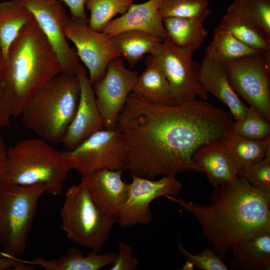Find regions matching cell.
<instances>
[{"mask_svg":"<svg viewBox=\"0 0 270 270\" xmlns=\"http://www.w3.org/2000/svg\"><path fill=\"white\" fill-rule=\"evenodd\" d=\"M234 122L230 112L200 98L160 106L132 92L116 125L126 150L124 170L151 180L200 172L192 160L194 152L206 142L222 140Z\"/></svg>","mask_w":270,"mask_h":270,"instance_id":"6da1fadb","label":"cell"},{"mask_svg":"<svg viewBox=\"0 0 270 270\" xmlns=\"http://www.w3.org/2000/svg\"><path fill=\"white\" fill-rule=\"evenodd\" d=\"M164 198L192 214L203 236L224 260L230 250L270 226V192L252 187L238 176L234 182L214 188L208 204Z\"/></svg>","mask_w":270,"mask_h":270,"instance_id":"7a4b0ae2","label":"cell"},{"mask_svg":"<svg viewBox=\"0 0 270 270\" xmlns=\"http://www.w3.org/2000/svg\"><path fill=\"white\" fill-rule=\"evenodd\" d=\"M61 72L55 51L33 18L0 66V94L11 116L20 117L39 90Z\"/></svg>","mask_w":270,"mask_h":270,"instance_id":"3957f363","label":"cell"},{"mask_svg":"<svg viewBox=\"0 0 270 270\" xmlns=\"http://www.w3.org/2000/svg\"><path fill=\"white\" fill-rule=\"evenodd\" d=\"M80 94L76 75L59 74L30 101L20 116L22 124L50 144L61 143L75 116Z\"/></svg>","mask_w":270,"mask_h":270,"instance_id":"277c9868","label":"cell"},{"mask_svg":"<svg viewBox=\"0 0 270 270\" xmlns=\"http://www.w3.org/2000/svg\"><path fill=\"white\" fill-rule=\"evenodd\" d=\"M70 170L62 151L41 138H26L7 149L0 183L44 184L46 193L58 196Z\"/></svg>","mask_w":270,"mask_h":270,"instance_id":"5b68a950","label":"cell"},{"mask_svg":"<svg viewBox=\"0 0 270 270\" xmlns=\"http://www.w3.org/2000/svg\"><path fill=\"white\" fill-rule=\"evenodd\" d=\"M46 190L42 184L0 183V246L4 252L18 258L24 256L39 200Z\"/></svg>","mask_w":270,"mask_h":270,"instance_id":"8992f818","label":"cell"},{"mask_svg":"<svg viewBox=\"0 0 270 270\" xmlns=\"http://www.w3.org/2000/svg\"><path fill=\"white\" fill-rule=\"evenodd\" d=\"M62 228L74 242L100 252L108 240L117 218L102 213L96 206L84 184L70 188L60 212Z\"/></svg>","mask_w":270,"mask_h":270,"instance_id":"52a82bcc","label":"cell"},{"mask_svg":"<svg viewBox=\"0 0 270 270\" xmlns=\"http://www.w3.org/2000/svg\"><path fill=\"white\" fill-rule=\"evenodd\" d=\"M62 152L69 168L82 176L104 168L124 170L126 150L117 128L98 130L73 150Z\"/></svg>","mask_w":270,"mask_h":270,"instance_id":"ba28073f","label":"cell"},{"mask_svg":"<svg viewBox=\"0 0 270 270\" xmlns=\"http://www.w3.org/2000/svg\"><path fill=\"white\" fill-rule=\"evenodd\" d=\"M234 90L270 120V51L224 65Z\"/></svg>","mask_w":270,"mask_h":270,"instance_id":"9c48e42d","label":"cell"},{"mask_svg":"<svg viewBox=\"0 0 270 270\" xmlns=\"http://www.w3.org/2000/svg\"><path fill=\"white\" fill-rule=\"evenodd\" d=\"M150 54L169 83L175 104L208 100V93L198 79V65L193 60L192 53L176 47L166 38Z\"/></svg>","mask_w":270,"mask_h":270,"instance_id":"30bf717a","label":"cell"},{"mask_svg":"<svg viewBox=\"0 0 270 270\" xmlns=\"http://www.w3.org/2000/svg\"><path fill=\"white\" fill-rule=\"evenodd\" d=\"M88 18L70 16L64 29L67 40L75 46L77 55L89 72V79L93 84L104 75L108 64L120 58L112 36L92 29Z\"/></svg>","mask_w":270,"mask_h":270,"instance_id":"8fae6325","label":"cell"},{"mask_svg":"<svg viewBox=\"0 0 270 270\" xmlns=\"http://www.w3.org/2000/svg\"><path fill=\"white\" fill-rule=\"evenodd\" d=\"M26 8L46 37L60 62L62 72L76 74L80 66L76 51L68 44L64 29L70 17L60 0H14Z\"/></svg>","mask_w":270,"mask_h":270,"instance_id":"7c38bea8","label":"cell"},{"mask_svg":"<svg viewBox=\"0 0 270 270\" xmlns=\"http://www.w3.org/2000/svg\"><path fill=\"white\" fill-rule=\"evenodd\" d=\"M131 176L126 199L117 218L116 223L122 228L150 224L152 220L150 203L158 197L176 196L182 188L176 176H163L158 180Z\"/></svg>","mask_w":270,"mask_h":270,"instance_id":"4fadbf2b","label":"cell"},{"mask_svg":"<svg viewBox=\"0 0 270 270\" xmlns=\"http://www.w3.org/2000/svg\"><path fill=\"white\" fill-rule=\"evenodd\" d=\"M138 76L137 71L127 69L118 58L108 64L104 76L92 84L104 129L116 128L118 115Z\"/></svg>","mask_w":270,"mask_h":270,"instance_id":"5bb4252c","label":"cell"},{"mask_svg":"<svg viewBox=\"0 0 270 270\" xmlns=\"http://www.w3.org/2000/svg\"><path fill=\"white\" fill-rule=\"evenodd\" d=\"M76 75L79 80L80 94L75 116L61 142L66 150H73L92 134L104 128L92 84L85 68L80 64Z\"/></svg>","mask_w":270,"mask_h":270,"instance_id":"9a60e30c","label":"cell"},{"mask_svg":"<svg viewBox=\"0 0 270 270\" xmlns=\"http://www.w3.org/2000/svg\"><path fill=\"white\" fill-rule=\"evenodd\" d=\"M124 170L100 169L82 175L86 186L97 208L104 214L118 218L128 196V183L122 179Z\"/></svg>","mask_w":270,"mask_h":270,"instance_id":"2e32d148","label":"cell"},{"mask_svg":"<svg viewBox=\"0 0 270 270\" xmlns=\"http://www.w3.org/2000/svg\"><path fill=\"white\" fill-rule=\"evenodd\" d=\"M161 1L148 0L142 4H133L124 14L110 20L102 32L114 36L127 30H140L163 41L166 33L159 10Z\"/></svg>","mask_w":270,"mask_h":270,"instance_id":"e0dca14e","label":"cell"},{"mask_svg":"<svg viewBox=\"0 0 270 270\" xmlns=\"http://www.w3.org/2000/svg\"><path fill=\"white\" fill-rule=\"evenodd\" d=\"M198 79L207 93L212 94L228 108L234 120L244 116L248 106L231 86L223 64L204 56L198 65Z\"/></svg>","mask_w":270,"mask_h":270,"instance_id":"ac0fdd59","label":"cell"},{"mask_svg":"<svg viewBox=\"0 0 270 270\" xmlns=\"http://www.w3.org/2000/svg\"><path fill=\"white\" fill-rule=\"evenodd\" d=\"M192 160L200 172L206 173L214 188L234 182L238 171L222 140L206 142L194 152Z\"/></svg>","mask_w":270,"mask_h":270,"instance_id":"d6986e66","label":"cell"},{"mask_svg":"<svg viewBox=\"0 0 270 270\" xmlns=\"http://www.w3.org/2000/svg\"><path fill=\"white\" fill-rule=\"evenodd\" d=\"M232 250L228 270H269L270 226L260 229Z\"/></svg>","mask_w":270,"mask_h":270,"instance_id":"ffe728a7","label":"cell"},{"mask_svg":"<svg viewBox=\"0 0 270 270\" xmlns=\"http://www.w3.org/2000/svg\"><path fill=\"white\" fill-rule=\"evenodd\" d=\"M116 254L90 250L86 255L74 248L70 247L66 254L58 258L46 259L38 257L30 260L18 258L24 264L38 266L44 270H99L113 262Z\"/></svg>","mask_w":270,"mask_h":270,"instance_id":"44dd1931","label":"cell"},{"mask_svg":"<svg viewBox=\"0 0 270 270\" xmlns=\"http://www.w3.org/2000/svg\"><path fill=\"white\" fill-rule=\"evenodd\" d=\"M208 17H169L163 20L166 38L174 46L194 52L204 43L208 36L204 22Z\"/></svg>","mask_w":270,"mask_h":270,"instance_id":"7402d4cb","label":"cell"},{"mask_svg":"<svg viewBox=\"0 0 270 270\" xmlns=\"http://www.w3.org/2000/svg\"><path fill=\"white\" fill-rule=\"evenodd\" d=\"M144 70L138 76L132 92L154 104H175L169 83L155 58L150 54Z\"/></svg>","mask_w":270,"mask_h":270,"instance_id":"603a6c76","label":"cell"},{"mask_svg":"<svg viewBox=\"0 0 270 270\" xmlns=\"http://www.w3.org/2000/svg\"><path fill=\"white\" fill-rule=\"evenodd\" d=\"M219 24L250 48L260 51H270V37L232 3Z\"/></svg>","mask_w":270,"mask_h":270,"instance_id":"cb8c5ba5","label":"cell"},{"mask_svg":"<svg viewBox=\"0 0 270 270\" xmlns=\"http://www.w3.org/2000/svg\"><path fill=\"white\" fill-rule=\"evenodd\" d=\"M261 52L264 51L247 46L219 24L214 32L213 39L206 50L204 57L224 65Z\"/></svg>","mask_w":270,"mask_h":270,"instance_id":"d4e9b609","label":"cell"},{"mask_svg":"<svg viewBox=\"0 0 270 270\" xmlns=\"http://www.w3.org/2000/svg\"><path fill=\"white\" fill-rule=\"evenodd\" d=\"M33 18L32 14L14 0L0 2V51L2 60L24 26Z\"/></svg>","mask_w":270,"mask_h":270,"instance_id":"484cf974","label":"cell"},{"mask_svg":"<svg viewBox=\"0 0 270 270\" xmlns=\"http://www.w3.org/2000/svg\"><path fill=\"white\" fill-rule=\"evenodd\" d=\"M222 140L236 167L238 173L262 160L268 148L270 147V139L252 140L236 135L231 132Z\"/></svg>","mask_w":270,"mask_h":270,"instance_id":"4316f807","label":"cell"},{"mask_svg":"<svg viewBox=\"0 0 270 270\" xmlns=\"http://www.w3.org/2000/svg\"><path fill=\"white\" fill-rule=\"evenodd\" d=\"M120 53L132 68L147 54H150L162 40L140 30H127L112 36Z\"/></svg>","mask_w":270,"mask_h":270,"instance_id":"83f0119b","label":"cell"},{"mask_svg":"<svg viewBox=\"0 0 270 270\" xmlns=\"http://www.w3.org/2000/svg\"><path fill=\"white\" fill-rule=\"evenodd\" d=\"M231 132L252 140H268L270 139V120L257 108L250 106L241 118L234 120Z\"/></svg>","mask_w":270,"mask_h":270,"instance_id":"f1b7e54d","label":"cell"},{"mask_svg":"<svg viewBox=\"0 0 270 270\" xmlns=\"http://www.w3.org/2000/svg\"><path fill=\"white\" fill-rule=\"evenodd\" d=\"M133 4V0H88V24L92 29L102 32L116 16L124 14Z\"/></svg>","mask_w":270,"mask_h":270,"instance_id":"f546056e","label":"cell"},{"mask_svg":"<svg viewBox=\"0 0 270 270\" xmlns=\"http://www.w3.org/2000/svg\"><path fill=\"white\" fill-rule=\"evenodd\" d=\"M208 0H162L160 12L164 20L169 17L193 18L208 16Z\"/></svg>","mask_w":270,"mask_h":270,"instance_id":"4dcf8cb0","label":"cell"},{"mask_svg":"<svg viewBox=\"0 0 270 270\" xmlns=\"http://www.w3.org/2000/svg\"><path fill=\"white\" fill-rule=\"evenodd\" d=\"M178 250L186 260L182 270H192L196 267L202 270H228L224 260L214 250L206 248L194 254L188 250L181 242L178 243Z\"/></svg>","mask_w":270,"mask_h":270,"instance_id":"1f68e13d","label":"cell"},{"mask_svg":"<svg viewBox=\"0 0 270 270\" xmlns=\"http://www.w3.org/2000/svg\"><path fill=\"white\" fill-rule=\"evenodd\" d=\"M238 174L252 187L270 192V147L262 160L239 171Z\"/></svg>","mask_w":270,"mask_h":270,"instance_id":"d6a6232c","label":"cell"},{"mask_svg":"<svg viewBox=\"0 0 270 270\" xmlns=\"http://www.w3.org/2000/svg\"><path fill=\"white\" fill-rule=\"evenodd\" d=\"M232 4L270 37V0H234Z\"/></svg>","mask_w":270,"mask_h":270,"instance_id":"836d02e7","label":"cell"},{"mask_svg":"<svg viewBox=\"0 0 270 270\" xmlns=\"http://www.w3.org/2000/svg\"><path fill=\"white\" fill-rule=\"evenodd\" d=\"M118 254L111 264L110 270H134L139 265V260L134 256L132 246L124 241L118 244Z\"/></svg>","mask_w":270,"mask_h":270,"instance_id":"e575fe53","label":"cell"},{"mask_svg":"<svg viewBox=\"0 0 270 270\" xmlns=\"http://www.w3.org/2000/svg\"><path fill=\"white\" fill-rule=\"evenodd\" d=\"M36 266L20 262L18 257L0 252V270H32Z\"/></svg>","mask_w":270,"mask_h":270,"instance_id":"d590c367","label":"cell"},{"mask_svg":"<svg viewBox=\"0 0 270 270\" xmlns=\"http://www.w3.org/2000/svg\"><path fill=\"white\" fill-rule=\"evenodd\" d=\"M69 8L71 16L74 18H88L86 12V3L88 0H60Z\"/></svg>","mask_w":270,"mask_h":270,"instance_id":"8d00e7d4","label":"cell"},{"mask_svg":"<svg viewBox=\"0 0 270 270\" xmlns=\"http://www.w3.org/2000/svg\"><path fill=\"white\" fill-rule=\"evenodd\" d=\"M12 116L0 94V128H6L10 124Z\"/></svg>","mask_w":270,"mask_h":270,"instance_id":"74e56055","label":"cell"},{"mask_svg":"<svg viewBox=\"0 0 270 270\" xmlns=\"http://www.w3.org/2000/svg\"><path fill=\"white\" fill-rule=\"evenodd\" d=\"M6 150L4 140L0 134V179L6 160Z\"/></svg>","mask_w":270,"mask_h":270,"instance_id":"f35d334b","label":"cell"},{"mask_svg":"<svg viewBox=\"0 0 270 270\" xmlns=\"http://www.w3.org/2000/svg\"><path fill=\"white\" fill-rule=\"evenodd\" d=\"M2 60V54H1V52H0V66L1 64Z\"/></svg>","mask_w":270,"mask_h":270,"instance_id":"ab89813d","label":"cell"}]
</instances>
